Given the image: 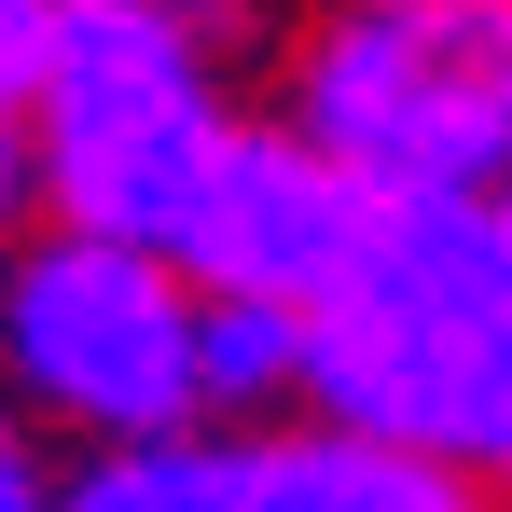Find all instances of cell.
I'll list each match as a JSON object with an SVG mask.
<instances>
[{
    "label": "cell",
    "mask_w": 512,
    "mask_h": 512,
    "mask_svg": "<svg viewBox=\"0 0 512 512\" xmlns=\"http://www.w3.org/2000/svg\"><path fill=\"white\" fill-rule=\"evenodd\" d=\"M28 56H42V0H0V222L28 208Z\"/></svg>",
    "instance_id": "52a82bcc"
},
{
    "label": "cell",
    "mask_w": 512,
    "mask_h": 512,
    "mask_svg": "<svg viewBox=\"0 0 512 512\" xmlns=\"http://www.w3.org/2000/svg\"><path fill=\"white\" fill-rule=\"evenodd\" d=\"M194 374H208V429H291L305 416V319H277V305H208Z\"/></svg>",
    "instance_id": "8992f818"
},
{
    "label": "cell",
    "mask_w": 512,
    "mask_h": 512,
    "mask_svg": "<svg viewBox=\"0 0 512 512\" xmlns=\"http://www.w3.org/2000/svg\"><path fill=\"white\" fill-rule=\"evenodd\" d=\"M277 125L360 208H512V0H346L291 28Z\"/></svg>",
    "instance_id": "3957f363"
},
{
    "label": "cell",
    "mask_w": 512,
    "mask_h": 512,
    "mask_svg": "<svg viewBox=\"0 0 512 512\" xmlns=\"http://www.w3.org/2000/svg\"><path fill=\"white\" fill-rule=\"evenodd\" d=\"M374 236V208L346 194L277 111H236V139H222V167L194 194V222H180V277L208 291V305H277V319H319L333 305V277L360 263Z\"/></svg>",
    "instance_id": "5b68a950"
},
{
    "label": "cell",
    "mask_w": 512,
    "mask_h": 512,
    "mask_svg": "<svg viewBox=\"0 0 512 512\" xmlns=\"http://www.w3.org/2000/svg\"><path fill=\"white\" fill-rule=\"evenodd\" d=\"M194 333H208V291L153 250H111V236H14L0 250V402L70 471L208 429Z\"/></svg>",
    "instance_id": "277c9868"
},
{
    "label": "cell",
    "mask_w": 512,
    "mask_h": 512,
    "mask_svg": "<svg viewBox=\"0 0 512 512\" xmlns=\"http://www.w3.org/2000/svg\"><path fill=\"white\" fill-rule=\"evenodd\" d=\"M0 512H70V457L0 402Z\"/></svg>",
    "instance_id": "ba28073f"
},
{
    "label": "cell",
    "mask_w": 512,
    "mask_h": 512,
    "mask_svg": "<svg viewBox=\"0 0 512 512\" xmlns=\"http://www.w3.org/2000/svg\"><path fill=\"white\" fill-rule=\"evenodd\" d=\"M499 222H512V208H499Z\"/></svg>",
    "instance_id": "9c48e42d"
},
{
    "label": "cell",
    "mask_w": 512,
    "mask_h": 512,
    "mask_svg": "<svg viewBox=\"0 0 512 512\" xmlns=\"http://www.w3.org/2000/svg\"><path fill=\"white\" fill-rule=\"evenodd\" d=\"M305 429L388 443L512 512V222L374 208L360 263L305 319Z\"/></svg>",
    "instance_id": "6da1fadb"
},
{
    "label": "cell",
    "mask_w": 512,
    "mask_h": 512,
    "mask_svg": "<svg viewBox=\"0 0 512 512\" xmlns=\"http://www.w3.org/2000/svg\"><path fill=\"white\" fill-rule=\"evenodd\" d=\"M236 14L180 0H42L28 56V208L42 236H111V250H180L194 194L236 139Z\"/></svg>",
    "instance_id": "7a4b0ae2"
}]
</instances>
